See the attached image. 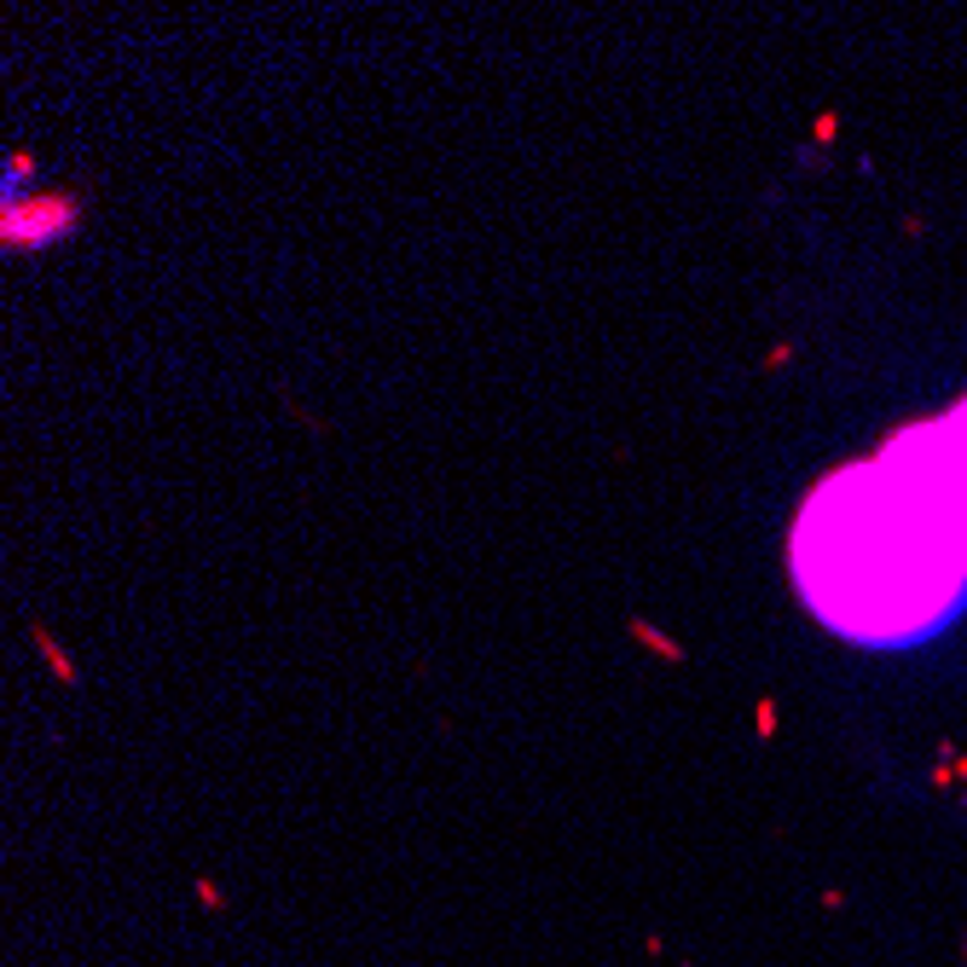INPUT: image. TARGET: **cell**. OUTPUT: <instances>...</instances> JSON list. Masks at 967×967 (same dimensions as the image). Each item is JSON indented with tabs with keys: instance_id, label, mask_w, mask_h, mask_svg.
<instances>
[{
	"instance_id": "6da1fadb",
	"label": "cell",
	"mask_w": 967,
	"mask_h": 967,
	"mask_svg": "<svg viewBox=\"0 0 967 967\" xmlns=\"http://www.w3.org/2000/svg\"><path fill=\"white\" fill-rule=\"evenodd\" d=\"M794 568L811 609L852 637L898 643L951 609L967 586V481L933 423L811 493Z\"/></svg>"
},
{
	"instance_id": "7a4b0ae2",
	"label": "cell",
	"mask_w": 967,
	"mask_h": 967,
	"mask_svg": "<svg viewBox=\"0 0 967 967\" xmlns=\"http://www.w3.org/2000/svg\"><path fill=\"white\" fill-rule=\"evenodd\" d=\"M939 440H944V452L956 458V470H962V481H967V406H956L951 417L939 423Z\"/></svg>"
}]
</instances>
